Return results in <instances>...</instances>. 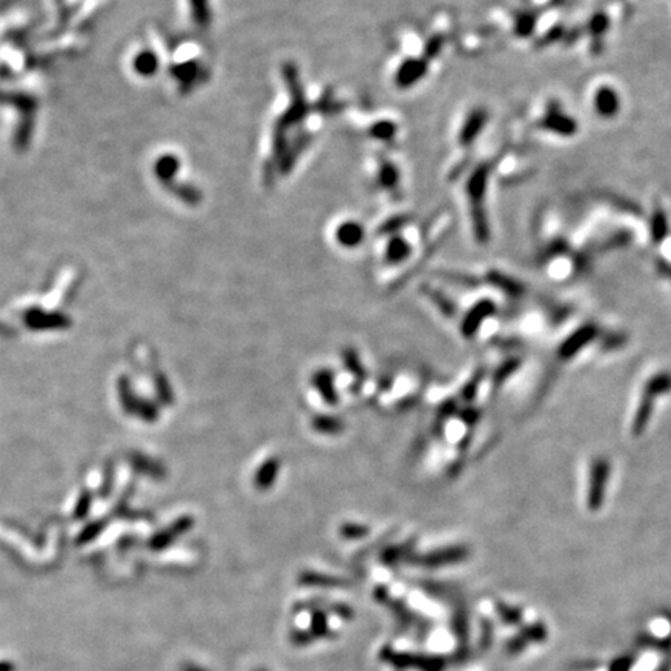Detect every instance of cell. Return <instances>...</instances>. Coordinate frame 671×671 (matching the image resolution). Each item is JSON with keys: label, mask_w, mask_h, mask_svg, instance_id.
Wrapping results in <instances>:
<instances>
[{"label": "cell", "mask_w": 671, "mask_h": 671, "mask_svg": "<svg viewBox=\"0 0 671 671\" xmlns=\"http://www.w3.org/2000/svg\"><path fill=\"white\" fill-rule=\"evenodd\" d=\"M376 181H378L379 187L388 191V193H395L400 188V170L393 162L388 161V159H381L378 170H376Z\"/></svg>", "instance_id": "cell-1"}, {"label": "cell", "mask_w": 671, "mask_h": 671, "mask_svg": "<svg viewBox=\"0 0 671 671\" xmlns=\"http://www.w3.org/2000/svg\"><path fill=\"white\" fill-rule=\"evenodd\" d=\"M364 227L356 221H345L336 229V240L343 247H356L364 241Z\"/></svg>", "instance_id": "cell-2"}, {"label": "cell", "mask_w": 671, "mask_h": 671, "mask_svg": "<svg viewBox=\"0 0 671 671\" xmlns=\"http://www.w3.org/2000/svg\"><path fill=\"white\" fill-rule=\"evenodd\" d=\"M312 384H314L317 392L321 393L322 400L327 402V404L330 406L337 404L339 395L334 387L333 373H331L330 370H319V372H316L314 376H312Z\"/></svg>", "instance_id": "cell-3"}, {"label": "cell", "mask_w": 671, "mask_h": 671, "mask_svg": "<svg viewBox=\"0 0 671 671\" xmlns=\"http://www.w3.org/2000/svg\"><path fill=\"white\" fill-rule=\"evenodd\" d=\"M280 465H281L280 458L272 457V458H267L266 462L260 466L257 474H255V478H253L255 487H257V490L266 491V490L272 488V485L276 483L277 477H278Z\"/></svg>", "instance_id": "cell-4"}, {"label": "cell", "mask_w": 671, "mask_h": 671, "mask_svg": "<svg viewBox=\"0 0 671 671\" xmlns=\"http://www.w3.org/2000/svg\"><path fill=\"white\" fill-rule=\"evenodd\" d=\"M493 311H494V306L491 305L490 302H481L478 305H476L474 308L471 310L469 314L465 317L463 325H462L463 336L471 337L472 334H474L477 328L481 327V322L483 321V319H487Z\"/></svg>", "instance_id": "cell-5"}, {"label": "cell", "mask_w": 671, "mask_h": 671, "mask_svg": "<svg viewBox=\"0 0 671 671\" xmlns=\"http://www.w3.org/2000/svg\"><path fill=\"white\" fill-rule=\"evenodd\" d=\"M409 255H411V246L407 244V241L400 235H393L387 244L386 260L391 265H396L404 261Z\"/></svg>", "instance_id": "cell-6"}, {"label": "cell", "mask_w": 671, "mask_h": 671, "mask_svg": "<svg viewBox=\"0 0 671 671\" xmlns=\"http://www.w3.org/2000/svg\"><path fill=\"white\" fill-rule=\"evenodd\" d=\"M312 426L317 432L322 433H339L343 431V423L342 420L334 418V417H317L312 421Z\"/></svg>", "instance_id": "cell-7"}, {"label": "cell", "mask_w": 671, "mask_h": 671, "mask_svg": "<svg viewBox=\"0 0 671 671\" xmlns=\"http://www.w3.org/2000/svg\"><path fill=\"white\" fill-rule=\"evenodd\" d=\"M370 134H372V138H378V140H382V142H387V140L393 138V136L396 134V126L392 123V121L381 120L372 126Z\"/></svg>", "instance_id": "cell-8"}, {"label": "cell", "mask_w": 671, "mask_h": 671, "mask_svg": "<svg viewBox=\"0 0 671 671\" xmlns=\"http://www.w3.org/2000/svg\"><path fill=\"white\" fill-rule=\"evenodd\" d=\"M483 123V120H482V114H474V115H471L469 120L466 121L465 126H463V131H462V142L463 143H469L472 142V140L476 138V134L477 131L481 129V125Z\"/></svg>", "instance_id": "cell-9"}, {"label": "cell", "mask_w": 671, "mask_h": 671, "mask_svg": "<svg viewBox=\"0 0 671 671\" xmlns=\"http://www.w3.org/2000/svg\"><path fill=\"white\" fill-rule=\"evenodd\" d=\"M343 362H345V367H347L355 376H357V378H362V379L366 378V370H364L355 350H345Z\"/></svg>", "instance_id": "cell-10"}, {"label": "cell", "mask_w": 671, "mask_h": 671, "mask_svg": "<svg viewBox=\"0 0 671 671\" xmlns=\"http://www.w3.org/2000/svg\"><path fill=\"white\" fill-rule=\"evenodd\" d=\"M426 292H427V296L431 297L432 302L438 306L440 311H442L445 316L452 317L454 314H456V308H454V305L443 296V294H440L438 291H433V289H426Z\"/></svg>", "instance_id": "cell-11"}, {"label": "cell", "mask_w": 671, "mask_h": 671, "mask_svg": "<svg viewBox=\"0 0 671 671\" xmlns=\"http://www.w3.org/2000/svg\"><path fill=\"white\" fill-rule=\"evenodd\" d=\"M597 106H598V111H602V114L611 115L617 109V100L614 95H612V92H602L598 95Z\"/></svg>", "instance_id": "cell-12"}, {"label": "cell", "mask_w": 671, "mask_h": 671, "mask_svg": "<svg viewBox=\"0 0 671 671\" xmlns=\"http://www.w3.org/2000/svg\"><path fill=\"white\" fill-rule=\"evenodd\" d=\"M343 533H357V536L366 533V528L361 526H355V524H348V526L343 527Z\"/></svg>", "instance_id": "cell-13"}, {"label": "cell", "mask_w": 671, "mask_h": 671, "mask_svg": "<svg viewBox=\"0 0 671 671\" xmlns=\"http://www.w3.org/2000/svg\"><path fill=\"white\" fill-rule=\"evenodd\" d=\"M11 665L8 662H0V671H10Z\"/></svg>", "instance_id": "cell-14"}]
</instances>
